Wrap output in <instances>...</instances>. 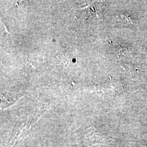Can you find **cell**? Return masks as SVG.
I'll list each match as a JSON object with an SVG mask.
<instances>
[{"label":"cell","instance_id":"6da1fadb","mask_svg":"<svg viewBox=\"0 0 147 147\" xmlns=\"http://www.w3.org/2000/svg\"><path fill=\"white\" fill-rule=\"evenodd\" d=\"M107 137V136L96 132L94 129L91 127L88 129L85 134L84 140L86 144V146H88L92 144H94L95 143L110 142V138Z\"/></svg>","mask_w":147,"mask_h":147}]
</instances>
